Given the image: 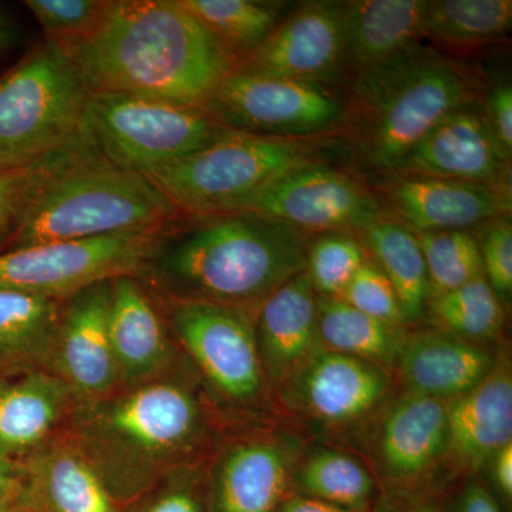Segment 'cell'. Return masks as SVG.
Wrapping results in <instances>:
<instances>
[{
	"label": "cell",
	"mask_w": 512,
	"mask_h": 512,
	"mask_svg": "<svg viewBox=\"0 0 512 512\" xmlns=\"http://www.w3.org/2000/svg\"><path fill=\"white\" fill-rule=\"evenodd\" d=\"M62 49L90 93L198 109L238 64L180 0H113L93 33Z\"/></svg>",
	"instance_id": "1"
},
{
	"label": "cell",
	"mask_w": 512,
	"mask_h": 512,
	"mask_svg": "<svg viewBox=\"0 0 512 512\" xmlns=\"http://www.w3.org/2000/svg\"><path fill=\"white\" fill-rule=\"evenodd\" d=\"M308 238L251 212L181 214L161 229L137 275L173 302L217 303L258 312L306 269Z\"/></svg>",
	"instance_id": "2"
},
{
	"label": "cell",
	"mask_w": 512,
	"mask_h": 512,
	"mask_svg": "<svg viewBox=\"0 0 512 512\" xmlns=\"http://www.w3.org/2000/svg\"><path fill=\"white\" fill-rule=\"evenodd\" d=\"M180 215L150 178L111 164L80 128L37 163L13 242L20 248L150 231Z\"/></svg>",
	"instance_id": "3"
},
{
	"label": "cell",
	"mask_w": 512,
	"mask_h": 512,
	"mask_svg": "<svg viewBox=\"0 0 512 512\" xmlns=\"http://www.w3.org/2000/svg\"><path fill=\"white\" fill-rule=\"evenodd\" d=\"M207 431V412L190 384L156 377L80 402L72 443L106 485H140L184 463Z\"/></svg>",
	"instance_id": "4"
},
{
	"label": "cell",
	"mask_w": 512,
	"mask_h": 512,
	"mask_svg": "<svg viewBox=\"0 0 512 512\" xmlns=\"http://www.w3.org/2000/svg\"><path fill=\"white\" fill-rule=\"evenodd\" d=\"M476 100L473 74L416 43L353 76L343 127L349 128L357 163L375 173L396 174L431 128Z\"/></svg>",
	"instance_id": "5"
},
{
	"label": "cell",
	"mask_w": 512,
	"mask_h": 512,
	"mask_svg": "<svg viewBox=\"0 0 512 512\" xmlns=\"http://www.w3.org/2000/svg\"><path fill=\"white\" fill-rule=\"evenodd\" d=\"M315 138L227 131L210 146L147 174L181 214L237 211L248 198L296 168L318 163Z\"/></svg>",
	"instance_id": "6"
},
{
	"label": "cell",
	"mask_w": 512,
	"mask_h": 512,
	"mask_svg": "<svg viewBox=\"0 0 512 512\" xmlns=\"http://www.w3.org/2000/svg\"><path fill=\"white\" fill-rule=\"evenodd\" d=\"M90 94L62 47H35L0 79V167H28L69 143Z\"/></svg>",
	"instance_id": "7"
},
{
	"label": "cell",
	"mask_w": 512,
	"mask_h": 512,
	"mask_svg": "<svg viewBox=\"0 0 512 512\" xmlns=\"http://www.w3.org/2000/svg\"><path fill=\"white\" fill-rule=\"evenodd\" d=\"M82 128L111 164L147 175L210 146L222 127L198 107L128 93H92Z\"/></svg>",
	"instance_id": "8"
},
{
	"label": "cell",
	"mask_w": 512,
	"mask_h": 512,
	"mask_svg": "<svg viewBox=\"0 0 512 512\" xmlns=\"http://www.w3.org/2000/svg\"><path fill=\"white\" fill-rule=\"evenodd\" d=\"M212 120L237 133L315 138L338 130L346 103L328 87L234 70L201 106Z\"/></svg>",
	"instance_id": "9"
},
{
	"label": "cell",
	"mask_w": 512,
	"mask_h": 512,
	"mask_svg": "<svg viewBox=\"0 0 512 512\" xmlns=\"http://www.w3.org/2000/svg\"><path fill=\"white\" fill-rule=\"evenodd\" d=\"M163 228L10 249L0 254V286L62 301L99 282L136 276Z\"/></svg>",
	"instance_id": "10"
},
{
	"label": "cell",
	"mask_w": 512,
	"mask_h": 512,
	"mask_svg": "<svg viewBox=\"0 0 512 512\" xmlns=\"http://www.w3.org/2000/svg\"><path fill=\"white\" fill-rule=\"evenodd\" d=\"M255 315L197 301L173 302L171 328L212 389L237 406H252L266 377L256 343Z\"/></svg>",
	"instance_id": "11"
},
{
	"label": "cell",
	"mask_w": 512,
	"mask_h": 512,
	"mask_svg": "<svg viewBox=\"0 0 512 512\" xmlns=\"http://www.w3.org/2000/svg\"><path fill=\"white\" fill-rule=\"evenodd\" d=\"M237 211L271 218L303 234L362 232L382 214L365 185L320 161L282 175Z\"/></svg>",
	"instance_id": "12"
},
{
	"label": "cell",
	"mask_w": 512,
	"mask_h": 512,
	"mask_svg": "<svg viewBox=\"0 0 512 512\" xmlns=\"http://www.w3.org/2000/svg\"><path fill=\"white\" fill-rule=\"evenodd\" d=\"M390 387L382 367L323 349L282 383L279 393L302 419L339 429L376 413L389 399Z\"/></svg>",
	"instance_id": "13"
},
{
	"label": "cell",
	"mask_w": 512,
	"mask_h": 512,
	"mask_svg": "<svg viewBox=\"0 0 512 512\" xmlns=\"http://www.w3.org/2000/svg\"><path fill=\"white\" fill-rule=\"evenodd\" d=\"M343 18L345 3H303L235 70L325 86L345 70Z\"/></svg>",
	"instance_id": "14"
},
{
	"label": "cell",
	"mask_w": 512,
	"mask_h": 512,
	"mask_svg": "<svg viewBox=\"0 0 512 512\" xmlns=\"http://www.w3.org/2000/svg\"><path fill=\"white\" fill-rule=\"evenodd\" d=\"M111 281L74 293L60 309L49 359L80 402L107 396L120 383L109 336Z\"/></svg>",
	"instance_id": "15"
},
{
	"label": "cell",
	"mask_w": 512,
	"mask_h": 512,
	"mask_svg": "<svg viewBox=\"0 0 512 512\" xmlns=\"http://www.w3.org/2000/svg\"><path fill=\"white\" fill-rule=\"evenodd\" d=\"M511 156L477 104L447 114L410 151L397 175H424L511 190Z\"/></svg>",
	"instance_id": "16"
},
{
	"label": "cell",
	"mask_w": 512,
	"mask_h": 512,
	"mask_svg": "<svg viewBox=\"0 0 512 512\" xmlns=\"http://www.w3.org/2000/svg\"><path fill=\"white\" fill-rule=\"evenodd\" d=\"M298 441L279 434L225 448L212 473L211 512H276L293 487Z\"/></svg>",
	"instance_id": "17"
},
{
	"label": "cell",
	"mask_w": 512,
	"mask_h": 512,
	"mask_svg": "<svg viewBox=\"0 0 512 512\" xmlns=\"http://www.w3.org/2000/svg\"><path fill=\"white\" fill-rule=\"evenodd\" d=\"M399 177L387 194L399 221L413 232L474 229L511 215L508 188L424 175Z\"/></svg>",
	"instance_id": "18"
},
{
	"label": "cell",
	"mask_w": 512,
	"mask_h": 512,
	"mask_svg": "<svg viewBox=\"0 0 512 512\" xmlns=\"http://www.w3.org/2000/svg\"><path fill=\"white\" fill-rule=\"evenodd\" d=\"M508 443H512V373L510 357L501 352L483 382L447 403L443 461L458 470H480Z\"/></svg>",
	"instance_id": "19"
},
{
	"label": "cell",
	"mask_w": 512,
	"mask_h": 512,
	"mask_svg": "<svg viewBox=\"0 0 512 512\" xmlns=\"http://www.w3.org/2000/svg\"><path fill=\"white\" fill-rule=\"evenodd\" d=\"M447 403L406 392L384 410L376 431L377 464L390 483L407 487L443 461Z\"/></svg>",
	"instance_id": "20"
},
{
	"label": "cell",
	"mask_w": 512,
	"mask_h": 512,
	"mask_svg": "<svg viewBox=\"0 0 512 512\" xmlns=\"http://www.w3.org/2000/svg\"><path fill=\"white\" fill-rule=\"evenodd\" d=\"M255 333L266 380L278 387L325 349L320 340L316 293L305 271L259 306Z\"/></svg>",
	"instance_id": "21"
},
{
	"label": "cell",
	"mask_w": 512,
	"mask_h": 512,
	"mask_svg": "<svg viewBox=\"0 0 512 512\" xmlns=\"http://www.w3.org/2000/svg\"><path fill=\"white\" fill-rule=\"evenodd\" d=\"M497 355L441 329L406 335L394 369L407 392L450 403L483 382Z\"/></svg>",
	"instance_id": "22"
},
{
	"label": "cell",
	"mask_w": 512,
	"mask_h": 512,
	"mask_svg": "<svg viewBox=\"0 0 512 512\" xmlns=\"http://www.w3.org/2000/svg\"><path fill=\"white\" fill-rule=\"evenodd\" d=\"M109 336L120 382L128 386L156 379L170 363V340L137 276L111 281Z\"/></svg>",
	"instance_id": "23"
},
{
	"label": "cell",
	"mask_w": 512,
	"mask_h": 512,
	"mask_svg": "<svg viewBox=\"0 0 512 512\" xmlns=\"http://www.w3.org/2000/svg\"><path fill=\"white\" fill-rule=\"evenodd\" d=\"M72 396L55 373L29 367L0 373V456L9 460L42 448Z\"/></svg>",
	"instance_id": "24"
},
{
	"label": "cell",
	"mask_w": 512,
	"mask_h": 512,
	"mask_svg": "<svg viewBox=\"0 0 512 512\" xmlns=\"http://www.w3.org/2000/svg\"><path fill=\"white\" fill-rule=\"evenodd\" d=\"M429 0H353L345 3V69L366 72L420 43Z\"/></svg>",
	"instance_id": "25"
},
{
	"label": "cell",
	"mask_w": 512,
	"mask_h": 512,
	"mask_svg": "<svg viewBox=\"0 0 512 512\" xmlns=\"http://www.w3.org/2000/svg\"><path fill=\"white\" fill-rule=\"evenodd\" d=\"M30 476L52 512H113L109 488L73 443L39 448Z\"/></svg>",
	"instance_id": "26"
},
{
	"label": "cell",
	"mask_w": 512,
	"mask_h": 512,
	"mask_svg": "<svg viewBox=\"0 0 512 512\" xmlns=\"http://www.w3.org/2000/svg\"><path fill=\"white\" fill-rule=\"evenodd\" d=\"M360 234L367 255L393 285L406 323L420 319L430 295L426 261L417 235L383 212Z\"/></svg>",
	"instance_id": "27"
},
{
	"label": "cell",
	"mask_w": 512,
	"mask_h": 512,
	"mask_svg": "<svg viewBox=\"0 0 512 512\" xmlns=\"http://www.w3.org/2000/svg\"><path fill=\"white\" fill-rule=\"evenodd\" d=\"M316 305L323 348L365 360L387 372L394 369L406 339L403 328L387 325L338 298L316 295Z\"/></svg>",
	"instance_id": "28"
},
{
	"label": "cell",
	"mask_w": 512,
	"mask_h": 512,
	"mask_svg": "<svg viewBox=\"0 0 512 512\" xmlns=\"http://www.w3.org/2000/svg\"><path fill=\"white\" fill-rule=\"evenodd\" d=\"M60 301L0 286V362L29 363L50 356Z\"/></svg>",
	"instance_id": "29"
},
{
	"label": "cell",
	"mask_w": 512,
	"mask_h": 512,
	"mask_svg": "<svg viewBox=\"0 0 512 512\" xmlns=\"http://www.w3.org/2000/svg\"><path fill=\"white\" fill-rule=\"evenodd\" d=\"M293 487L299 494L338 507L366 512L376 494L375 477L365 464L335 448H318L299 458Z\"/></svg>",
	"instance_id": "30"
},
{
	"label": "cell",
	"mask_w": 512,
	"mask_h": 512,
	"mask_svg": "<svg viewBox=\"0 0 512 512\" xmlns=\"http://www.w3.org/2000/svg\"><path fill=\"white\" fill-rule=\"evenodd\" d=\"M238 62L265 42L284 19L281 3L255 0H180Z\"/></svg>",
	"instance_id": "31"
},
{
	"label": "cell",
	"mask_w": 512,
	"mask_h": 512,
	"mask_svg": "<svg viewBox=\"0 0 512 512\" xmlns=\"http://www.w3.org/2000/svg\"><path fill=\"white\" fill-rule=\"evenodd\" d=\"M511 26V0H429L423 36L446 45H483L507 36Z\"/></svg>",
	"instance_id": "32"
},
{
	"label": "cell",
	"mask_w": 512,
	"mask_h": 512,
	"mask_svg": "<svg viewBox=\"0 0 512 512\" xmlns=\"http://www.w3.org/2000/svg\"><path fill=\"white\" fill-rule=\"evenodd\" d=\"M427 309L437 329L478 345L494 342L504 326L503 302L484 275L430 299Z\"/></svg>",
	"instance_id": "33"
},
{
	"label": "cell",
	"mask_w": 512,
	"mask_h": 512,
	"mask_svg": "<svg viewBox=\"0 0 512 512\" xmlns=\"http://www.w3.org/2000/svg\"><path fill=\"white\" fill-rule=\"evenodd\" d=\"M429 276V301L484 275L483 259L471 229L414 232Z\"/></svg>",
	"instance_id": "34"
},
{
	"label": "cell",
	"mask_w": 512,
	"mask_h": 512,
	"mask_svg": "<svg viewBox=\"0 0 512 512\" xmlns=\"http://www.w3.org/2000/svg\"><path fill=\"white\" fill-rule=\"evenodd\" d=\"M367 258L362 242L350 232H325L308 242L305 272L316 295L340 298Z\"/></svg>",
	"instance_id": "35"
},
{
	"label": "cell",
	"mask_w": 512,
	"mask_h": 512,
	"mask_svg": "<svg viewBox=\"0 0 512 512\" xmlns=\"http://www.w3.org/2000/svg\"><path fill=\"white\" fill-rule=\"evenodd\" d=\"M113 0H28L26 6L45 30L46 40L69 47L93 33Z\"/></svg>",
	"instance_id": "36"
},
{
	"label": "cell",
	"mask_w": 512,
	"mask_h": 512,
	"mask_svg": "<svg viewBox=\"0 0 512 512\" xmlns=\"http://www.w3.org/2000/svg\"><path fill=\"white\" fill-rule=\"evenodd\" d=\"M338 299L387 325L403 328L406 323L393 285L370 258L360 266L348 288Z\"/></svg>",
	"instance_id": "37"
},
{
	"label": "cell",
	"mask_w": 512,
	"mask_h": 512,
	"mask_svg": "<svg viewBox=\"0 0 512 512\" xmlns=\"http://www.w3.org/2000/svg\"><path fill=\"white\" fill-rule=\"evenodd\" d=\"M483 259L484 276L501 302L512 293V224L510 217L494 218L471 229Z\"/></svg>",
	"instance_id": "38"
},
{
	"label": "cell",
	"mask_w": 512,
	"mask_h": 512,
	"mask_svg": "<svg viewBox=\"0 0 512 512\" xmlns=\"http://www.w3.org/2000/svg\"><path fill=\"white\" fill-rule=\"evenodd\" d=\"M37 163L28 167H0V238L15 229L35 180Z\"/></svg>",
	"instance_id": "39"
},
{
	"label": "cell",
	"mask_w": 512,
	"mask_h": 512,
	"mask_svg": "<svg viewBox=\"0 0 512 512\" xmlns=\"http://www.w3.org/2000/svg\"><path fill=\"white\" fill-rule=\"evenodd\" d=\"M484 119L501 147L512 153V86L510 82L494 84L484 101Z\"/></svg>",
	"instance_id": "40"
},
{
	"label": "cell",
	"mask_w": 512,
	"mask_h": 512,
	"mask_svg": "<svg viewBox=\"0 0 512 512\" xmlns=\"http://www.w3.org/2000/svg\"><path fill=\"white\" fill-rule=\"evenodd\" d=\"M147 512H201V507L191 490L175 485L161 494Z\"/></svg>",
	"instance_id": "41"
},
{
	"label": "cell",
	"mask_w": 512,
	"mask_h": 512,
	"mask_svg": "<svg viewBox=\"0 0 512 512\" xmlns=\"http://www.w3.org/2000/svg\"><path fill=\"white\" fill-rule=\"evenodd\" d=\"M454 512H501L493 494L477 481L467 484L458 497Z\"/></svg>",
	"instance_id": "42"
},
{
	"label": "cell",
	"mask_w": 512,
	"mask_h": 512,
	"mask_svg": "<svg viewBox=\"0 0 512 512\" xmlns=\"http://www.w3.org/2000/svg\"><path fill=\"white\" fill-rule=\"evenodd\" d=\"M494 485L505 498L512 497V443L500 448L488 461Z\"/></svg>",
	"instance_id": "43"
},
{
	"label": "cell",
	"mask_w": 512,
	"mask_h": 512,
	"mask_svg": "<svg viewBox=\"0 0 512 512\" xmlns=\"http://www.w3.org/2000/svg\"><path fill=\"white\" fill-rule=\"evenodd\" d=\"M276 512H356L352 510H346V508L338 507L326 503V501L318 500V498L309 497V495H303L295 493L288 495L285 498L284 503L279 505Z\"/></svg>",
	"instance_id": "44"
},
{
	"label": "cell",
	"mask_w": 512,
	"mask_h": 512,
	"mask_svg": "<svg viewBox=\"0 0 512 512\" xmlns=\"http://www.w3.org/2000/svg\"><path fill=\"white\" fill-rule=\"evenodd\" d=\"M13 485H15V477H13V468L10 467V461L8 458L0 456V505L5 503Z\"/></svg>",
	"instance_id": "45"
},
{
	"label": "cell",
	"mask_w": 512,
	"mask_h": 512,
	"mask_svg": "<svg viewBox=\"0 0 512 512\" xmlns=\"http://www.w3.org/2000/svg\"><path fill=\"white\" fill-rule=\"evenodd\" d=\"M386 512H440V510L431 503H417L404 505V507H394L393 510Z\"/></svg>",
	"instance_id": "46"
},
{
	"label": "cell",
	"mask_w": 512,
	"mask_h": 512,
	"mask_svg": "<svg viewBox=\"0 0 512 512\" xmlns=\"http://www.w3.org/2000/svg\"><path fill=\"white\" fill-rule=\"evenodd\" d=\"M10 36L8 25H6L5 19L0 15V49H5L9 45Z\"/></svg>",
	"instance_id": "47"
}]
</instances>
